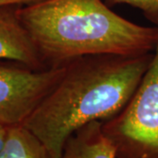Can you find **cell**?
<instances>
[{
  "mask_svg": "<svg viewBox=\"0 0 158 158\" xmlns=\"http://www.w3.org/2000/svg\"><path fill=\"white\" fill-rule=\"evenodd\" d=\"M44 0H0V7L2 6H28L38 4Z\"/></svg>",
  "mask_w": 158,
  "mask_h": 158,
  "instance_id": "9",
  "label": "cell"
},
{
  "mask_svg": "<svg viewBox=\"0 0 158 158\" xmlns=\"http://www.w3.org/2000/svg\"><path fill=\"white\" fill-rule=\"evenodd\" d=\"M0 158H52L39 138L23 125L8 127Z\"/></svg>",
  "mask_w": 158,
  "mask_h": 158,
  "instance_id": "7",
  "label": "cell"
},
{
  "mask_svg": "<svg viewBox=\"0 0 158 158\" xmlns=\"http://www.w3.org/2000/svg\"><path fill=\"white\" fill-rule=\"evenodd\" d=\"M65 68L36 70L15 62H0V123L24 124L61 80Z\"/></svg>",
  "mask_w": 158,
  "mask_h": 158,
  "instance_id": "4",
  "label": "cell"
},
{
  "mask_svg": "<svg viewBox=\"0 0 158 158\" xmlns=\"http://www.w3.org/2000/svg\"><path fill=\"white\" fill-rule=\"evenodd\" d=\"M102 129L117 158H158V41L135 93L118 114L102 122Z\"/></svg>",
  "mask_w": 158,
  "mask_h": 158,
  "instance_id": "3",
  "label": "cell"
},
{
  "mask_svg": "<svg viewBox=\"0 0 158 158\" xmlns=\"http://www.w3.org/2000/svg\"><path fill=\"white\" fill-rule=\"evenodd\" d=\"M19 13L48 69L89 56L153 53L158 41L157 26L127 20L103 0H44Z\"/></svg>",
  "mask_w": 158,
  "mask_h": 158,
  "instance_id": "2",
  "label": "cell"
},
{
  "mask_svg": "<svg viewBox=\"0 0 158 158\" xmlns=\"http://www.w3.org/2000/svg\"><path fill=\"white\" fill-rule=\"evenodd\" d=\"M153 56H89L69 62L23 126L39 138L52 158H62L65 141L74 132L92 121L113 118L124 108Z\"/></svg>",
  "mask_w": 158,
  "mask_h": 158,
  "instance_id": "1",
  "label": "cell"
},
{
  "mask_svg": "<svg viewBox=\"0 0 158 158\" xmlns=\"http://www.w3.org/2000/svg\"><path fill=\"white\" fill-rule=\"evenodd\" d=\"M108 6L128 5L139 9L148 20L158 25V0H105Z\"/></svg>",
  "mask_w": 158,
  "mask_h": 158,
  "instance_id": "8",
  "label": "cell"
},
{
  "mask_svg": "<svg viewBox=\"0 0 158 158\" xmlns=\"http://www.w3.org/2000/svg\"><path fill=\"white\" fill-rule=\"evenodd\" d=\"M95 120L80 127L65 141L62 158H117L116 148Z\"/></svg>",
  "mask_w": 158,
  "mask_h": 158,
  "instance_id": "6",
  "label": "cell"
},
{
  "mask_svg": "<svg viewBox=\"0 0 158 158\" xmlns=\"http://www.w3.org/2000/svg\"><path fill=\"white\" fill-rule=\"evenodd\" d=\"M7 131H8V127L0 123V150L2 149V148L5 144L6 135H7Z\"/></svg>",
  "mask_w": 158,
  "mask_h": 158,
  "instance_id": "10",
  "label": "cell"
},
{
  "mask_svg": "<svg viewBox=\"0 0 158 158\" xmlns=\"http://www.w3.org/2000/svg\"><path fill=\"white\" fill-rule=\"evenodd\" d=\"M21 6L0 7V59L42 70L47 66L19 17Z\"/></svg>",
  "mask_w": 158,
  "mask_h": 158,
  "instance_id": "5",
  "label": "cell"
}]
</instances>
